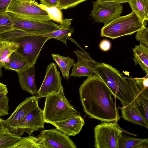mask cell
<instances>
[{
    "instance_id": "cell-1",
    "label": "cell",
    "mask_w": 148,
    "mask_h": 148,
    "mask_svg": "<svg viewBox=\"0 0 148 148\" xmlns=\"http://www.w3.org/2000/svg\"><path fill=\"white\" fill-rule=\"evenodd\" d=\"M79 93L84 111L91 118L108 122H117L120 119L112 97H114V94L97 75L88 77L83 81Z\"/></svg>"
},
{
    "instance_id": "cell-2",
    "label": "cell",
    "mask_w": 148,
    "mask_h": 148,
    "mask_svg": "<svg viewBox=\"0 0 148 148\" xmlns=\"http://www.w3.org/2000/svg\"><path fill=\"white\" fill-rule=\"evenodd\" d=\"M97 75L106 84L122 104V107L132 104L134 97L126 77L111 65L102 62L94 65Z\"/></svg>"
},
{
    "instance_id": "cell-3",
    "label": "cell",
    "mask_w": 148,
    "mask_h": 148,
    "mask_svg": "<svg viewBox=\"0 0 148 148\" xmlns=\"http://www.w3.org/2000/svg\"><path fill=\"white\" fill-rule=\"evenodd\" d=\"M64 88L57 93L46 97L43 110L45 123L52 124L78 114V112L66 98Z\"/></svg>"
},
{
    "instance_id": "cell-4",
    "label": "cell",
    "mask_w": 148,
    "mask_h": 148,
    "mask_svg": "<svg viewBox=\"0 0 148 148\" xmlns=\"http://www.w3.org/2000/svg\"><path fill=\"white\" fill-rule=\"evenodd\" d=\"M144 24L135 13L119 16L113 20L101 29L102 37L114 39L127 35H132L141 29Z\"/></svg>"
},
{
    "instance_id": "cell-5",
    "label": "cell",
    "mask_w": 148,
    "mask_h": 148,
    "mask_svg": "<svg viewBox=\"0 0 148 148\" xmlns=\"http://www.w3.org/2000/svg\"><path fill=\"white\" fill-rule=\"evenodd\" d=\"M50 38L48 37L29 34L11 40L18 44L16 51L27 61L29 66H34L36 63L41 50L45 43Z\"/></svg>"
},
{
    "instance_id": "cell-6",
    "label": "cell",
    "mask_w": 148,
    "mask_h": 148,
    "mask_svg": "<svg viewBox=\"0 0 148 148\" xmlns=\"http://www.w3.org/2000/svg\"><path fill=\"white\" fill-rule=\"evenodd\" d=\"M117 122H102L94 129L96 148H119V142L122 133Z\"/></svg>"
},
{
    "instance_id": "cell-7",
    "label": "cell",
    "mask_w": 148,
    "mask_h": 148,
    "mask_svg": "<svg viewBox=\"0 0 148 148\" xmlns=\"http://www.w3.org/2000/svg\"><path fill=\"white\" fill-rule=\"evenodd\" d=\"M36 96L26 98L16 108L7 119L3 120L4 127L12 133L21 136L25 133L24 124L26 116L34 108L38 105Z\"/></svg>"
},
{
    "instance_id": "cell-8",
    "label": "cell",
    "mask_w": 148,
    "mask_h": 148,
    "mask_svg": "<svg viewBox=\"0 0 148 148\" xmlns=\"http://www.w3.org/2000/svg\"><path fill=\"white\" fill-rule=\"evenodd\" d=\"M35 0H12L7 12L39 21L51 20L49 14Z\"/></svg>"
},
{
    "instance_id": "cell-9",
    "label": "cell",
    "mask_w": 148,
    "mask_h": 148,
    "mask_svg": "<svg viewBox=\"0 0 148 148\" xmlns=\"http://www.w3.org/2000/svg\"><path fill=\"white\" fill-rule=\"evenodd\" d=\"M13 24L14 29L23 31L34 34H44L57 30L60 25L49 20L39 21L29 19L19 15L8 12Z\"/></svg>"
},
{
    "instance_id": "cell-10",
    "label": "cell",
    "mask_w": 148,
    "mask_h": 148,
    "mask_svg": "<svg viewBox=\"0 0 148 148\" xmlns=\"http://www.w3.org/2000/svg\"><path fill=\"white\" fill-rule=\"evenodd\" d=\"M93 9L90 15L97 22L105 25L120 16L123 6L110 2H101L97 0L92 2Z\"/></svg>"
},
{
    "instance_id": "cell-11",
    "label": "cell",
    "mask_w": 148,
    "mask_h": 148,
    "mask_svg": "<svg viewBox=\"0 0 148 148\" xmlns=\"http://www.w3.org/2000/svg\"><path fill=\"white\" fill-rule=\"evenodd\" d=\"M46 68L45 78L36 95L38 99L52 94L57 93L64 88L60 74L56 64L52 62Z\"/></svg>"
},
{
    "instance_id": "cell-12",
    "label": "cell",
    "mask_w": 148,
    "mask_h": 148,
    "mask_svg": "<svg viewBox=\"0 0 148 148\" xmlns=\"http://www.w3.org/2000/svg\"><path fill=\"white\" fill-rule=\"evenodd\" d=\"M37 137L43 148H77L68 136L56 129L42 130Z\"/></svg>"
},
{
    "instance_id": "cell-13",
    "label": "cell",
    "mask_w": 148,
    "mask_h": 148,
    "mask_svg": "<svg viewBox=\"0 0 148 148\" xmlns=\"http://www.w3.org/2000/svg\"><path fill=\"white\" fill-rule=\"evenodd\" d=\"M73 52L76 55L77 60L73 66L71 76L88 77L97 75L94 65L98 62L91 58L89 53L78 50L74 51Z\"/></svg>"
},
{
    "instance_id": "cell-14",
    "label": "cell",
    "mask_w": 148,
    "mask_h": 148,
    "mask_svg": "<svg viewBox=\"0 0 148 148\" xmlns=\"http://www.w3.org/2000/svg\"><path fill=\"white\" fill-rule=\"evenodd\" d=\"M85 124L84 119L80 115L52 124L56 129L69 136L78 134Z\"/></svg>"
},
{
    "instance_id": "cell-15",
    "label": "cell",
    "mask_w": 148,
    "mask_h": 148,
    "mask_svg": "<svg viewBox=\"0 0 148 148\" xmlns=\"http://www.w3.org/2000/svg\"><path fill=\"white\" fill-rule=\"evenodd\" d=\"M45 123L43 110L37 105L25 117L24 124V132L31 135L39 129H43Z\"/></svg>"
},
{
    "instance_id": "cell-16",
    "label": "cell",
    "mask_w": 148,
    "mask_h": 148,
    "mask_svg": "<svg viewBox=\"0 0 148 148\" xmlns=\"http://www.w3.org/2000/svg\"><path fill=\"white\" fill-rule=\"evenodd\" d=\"M17 73L19 84L22 90L33 96L37 94L38 90L35 82L34 66H28L24 70Z\"/></svg>"
},
{
    "instance_id": "cell-17",
    "label": "cell",
    "mask_w": 148,
    "mask_h": 148,
    "mask_svg": "<svg viewBox=\"0 0 148 148\" xmlns=\"http://www.w3.org/2000/svg\"><path fill=\"white\" fill-rule=\"evenodd\" d=\"M126 78L130 85L134 96V100L132 104L138 108L148 121V97L142 94L134 78L131 76Z\"/></svg>"
},
{
    "instance_id": "cell-18",
    "label": "cell",
    "mask_w": 148,
    "mask_h": 148,
    "mask_svg": "<svg viewBox=\"0 0 148 148\" xmlns=\"http://www.w3.org/2000/svg\"><path fill=\"white\" fill-rule=\"evenodd\" d=\"M121 117L127 121L148 128V121L144 118L138 108L132 104L121 108Z\"/></svg>"
},
{
    "instance_id": "cell-19",
    "label": "cell",
    "mask_w": 148,
    "mask_h": 148,
    "mask_svg": "<svg viewBox=\"0 0 148 148\" xmlns=\"http://www.w3.org/2000/svg\"><path fill=\"white\" fill-rule=\"evenodd\" d=\"M135 65L139 64L148 75V47L140 43L132 49Z\"/></svg>"
},
{
    "instance_id": "cell-20",
    "label": "cell",
    "mask_w": 148,
    "mask_h": 148,
    "mask_svg": "<svg viewBox=\"0 0 148 148\" xmlns=\"http://www.w3.org/2000/svg\"><path fill=\"white\" fill-rule=\"evenodd\" d=\"M29 66L27 60L16 51L10 56L8 61L4 62L3 65L5 70L15 71L16 72L21 71Z\"/></svg>"
},
{
    "instance_id": "cell-21",
    "label": "cell",
    "mask_w": 148,
    "mask_h": 148,
    "mask_svg": "<svg viewBox=\"0 0 148 148\" xmlns=\"http://www.w3.org/2000/svg\"><path fill=\"white\" fill-rule=\"evenodd\" d=\"M119 148H148V139L130 137L122 133L119 142Z\"/></svg>"
},
{
    "instance_id": "cell-22",
    "label": "cell",
    "mask_w": 148,
    "mask_h": 148,
    "mask_svg": "<svg viewBox=\"0 0 148 148\" xmlns=\"http://www.w3.org/2000/svg\"><path fill=\"white\" fill-rule=\"evenodd\" d=\"M128 3L132 11L146 25L148 20V0H130Z\"/></svg>"
},
{
    "instance_id": "cell-23",
    "label": "cell",
    "mask_w": 148,
    "mask_h": 148,
    "mask_svg": "<svg viewBox=\"0 0 148 148\" xmlns=\"http://www.w3.org/2000/svg\"><path fill=\"white\" fill-rule=\"evenodd\" d=\"M21 137L11 132L4 126L3 122L0 125V148H9Z\"/></svg>"
},
{
    "instance_id": "cell-24",
    "label": "cell",
    "mask_w": 148,
    "mask_h": 148,
    "mask_svg": "<svg viewBox=\"0 0 148 148\" xmlns=\"http://www.w3.org/2000/svg\"><path fill=\"white\" fill-rule=\"evenodd\" d=\"M51 56L59 68L63 78H70V70L75 63L73 59L69 56H63L58 54L53 53Z\"/></svg>"
},
{
    "instance_id": "cell-25",
    "label": "cell",
    "mask_w": 148,
    "mask_h": 148,
    "mask_svg": "<svg viewBox=\"0 0 148 148\" xmlns=\"http://www.w3.org/2000/svg\"><path fill=\"white\" fill-rule=\"evenodd\" d=\"M9 148H43L40 140L37 137L29 135L21 137Z\"/></svg>"
},
{
    "instance_id": "cell-26",
    "label": "cell",
    "mask_w": 148,
    "mask_h": 148,
    "mask_svg": "<svg viewBox=\"0 0 148 148\" xmlns=\"http://www.w3.org/2000/svg\"><path fill=\"white\" fill-rule=\"evenodd\" d=\"M5 47L3 49L0 58V67L2 68L3 63L7 61L11 55L16 51L18 44L13 41H5Z\"/></svg>"
},
{
    "instance_id": "cell-27",
    "label": "cell",
    "mask_w": 148,
    "mask_h": 148,
    "mask_svg": "<svg viewBox=\"0 0 148 148\" xmlns=\"http://www.w3.org/2000/svg\"><path fill=\"white\" fill-rule=\"evenodd\" d=\"M14 29L8 12L0 13V35Z\"/></svg>"
},
{
    "instance_id": "cell-28",
    "label": "cell",
    "mask_w": 148,
    "mask_h": 148,
    "mask_svg": "<svg viewBox=\"0 0 148 148\" xmlns=\"http://www.w3.org/2000/svg\"><path fill=\"white\" fill-rule=\"evenodd\" d=\"M39 6L48 12L51 20L60 23L62 19V14L61 10L58 7L49 8L42 4H39Z\"/></svg>"
},
{
    "instance_id": "cell-29",
    "label": "cell",
    "mask_w": 148,
    "mask_h": 148,
    "mask_svg": "<svg viewBox=\"0 0 148 148\" xmlns=\"http://www.w3.org/2000/svg\"><path fill=\"white\" fill-rule=\"evenodd\" d=\"M8 93H0V116H5L9 114L10 110L8 105L9 98Z\"/></svg>"
},
{
    "instance_id": "cell-30",
    "label": "cell",
    "mask_w": 148,
    "mask_h": 148,
    "mask_svg": "<svg viewBox=\"0 0 148 148\" xmlns=\"http://www.w3.org/2000/svg\"><path fill=\"white\" fill-rule=\"evenodd\" d=\"M135 38L136 40L139 41L143 45L148 47V28L146 26L136 32Z\"/></svg>"
},
{
    "instance_id": "cell-31",
    "label": "cell",
    "mask_w": 148,
    "mask_h": 148,
    "mask_svg": "<svg viewBox=\"0 0 148 148\" xmlns=\"http://www.w3.org/2000/svg\"><path fill=\"white\" fill-rule=\"evenodd\" d=\"M148 75L142 78H134L135 82L144 95L148 97Z\"/></svg>"
},
{
    "instance_id": "cell-32",
    "label": "cell",
    "mask_w": 148,
    "mask_h": 148,
    "mask_svg": "<svg viewBox=\"0 0 148 148\" xmlns=\"http://www.w3.org/2000/svg\"><path fill=\"white\" fill-rule=\"evenodd\" d=\"M86 0H59L57 7L60 10H66L74 7Z\"/></svg>"
},
{
    "instance_id": "cell-33",
    "label": "cell",
    "mask_w": 148,
    "mask_h": 148,
    "mask_svg": "<svg viewBox=\"0 0 148 148\" xmlns=\"http://www.w3.org/2000/svg\"><path fill=\"white\" fill-rule=\"evenodd\" d=\"M41 4L49 8L57 7L59 0H39Z\"/></svg>"
},
{
    "instance_id": "cell-34",
    "label": "cell",
    "mask_w": 148,
    "mask_h": 148,
    "mask_svg": "<svg viewBox=\"0 0 148 148\" xmlns=\"http://www.w3.org/2000/svg\"><path fill=\"white\" fill-rule=\"evenodd\" d=\"M12 0H0V13L7 12L8 8Z\"/></svg>"
},
{
    "instance_id": "cell-35",
    "label": "cell",
    "mask_w": 148,
    "mask_h": 148,
    "mask_svg": "<svg viewBox=\"0 0 148 148\" xmlns=\"http://www.w3.org/2000/svg\"><path fill=\"white\" fill-rule=\"evenodd\" d=\"M100 49L103 51H107L111 48V43L108 40L104 39L102 40L99 44Z\"/></svg>"
},
{
    "instance_id": "cell-36",
    "label": "cell",
    "mask_w": 148,
    "mask_h": 148,
    "mask_svg": "<svg viewBox=\"0 0 148 148\" xmlns=\"http://www.w3.org/2000/svg\"><path fill=\"white\" fill-rule=\"evenodd\" d=\"M101 2H110L116 4H121L122 3H129L130 0H98Z\"/></svg>"
},
{
    "instance_id": "cell-37",
    "label": "cell",
    "mask_w": 148,
    "mask_h": 148,
    "mask_svg": "<svg viewBox=\"0 0 148 148\" xmlns=\"http://www.w3.org/2000/svg\"><path fill=\"white\" fill-rule=\"evenodd\" d=\"M6 41L0 40V58L1 53L4 49ZM1 68L0 67V77L3 75Z\"/></svg>"
},
{
    "instance_id": "cell-38",
    "label": "cell",
    "mask_w": 148,
    "mask_h": 148,
    "mask_svg": "<svg viewBox=\"0 0 148 148\" xmlns=\"http://www.w3.org/2000/svg\"><path fill=\"white\" fill-rule=\"evenodd\" d=\"M8 90L6 86L0 82V93L5 92L8 93Z\"/></svg>"
},
{
    "instance_id": "cell-39",
    "label": "cell",
    "mask_w": 148,
    "mask_h": 148,
    "mask_svg": "<svg viewBox=\"0 0 148 148\" xmlns=\"http://www.w3.org/2000/svg\"><path fill=\"white\" fill-rule=\"evenodd\" d=\"M3 120L2 119L0 116V123L3 122Z\"/></svg>"
},
{
    "instance_id": "cell-40",
    "label": "cell",
    "mask_w": 148,
    "mask_h": 148,
    "mask_svg": "<svg viewBox=\"0 0 148 148\" xmlns=\"http://www.w3.org/2000/svg\"><path fill=\"white\" fill-rule=\"evenodd\" d=\"M3 122H1L0 123V124H1V123H2Z\"/></svg>"
}]
</instances>
